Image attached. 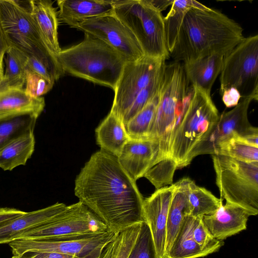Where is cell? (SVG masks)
I'll list each match as a JSON object with an SVG mask.
<instances>
[{"label": "cell", "mask_w": 258, "mask_h": 258, "mask_svg": "<svg viewBox=\"0 0 258 258\" xmlns=\"http://www.w3.org/2000/svg\"><path fill=\"white\" fill-rule=\"evenodd\" d=\"M119 243V236L118 235L109 242L103 250L99 258H115Z\"/></svg>", "instance_id": "41"}, {"label": "cell", "mask_w": 258, "mask_h": 258, "mask_svg": "<svg viewBox=\"0 0 258 258\" xmlns=\"http://www.w3.org/2000/svg\"><path fill=\"white\" fill-rule=\"evenodd\" d=\"M188 84L183 63L174 61L166 65L159 102L149 133V139L156 140L159 144L156 164L171 160L172 131L178 107L189 92Z\"/></svg>", "instance_id": "7"}, {"label": "cell", "mask_w": 258, "mask_h": 258, "mask_svg": "<svg viewBox=\"0 0 258 258\" xmlns=\"http://www.w3.org/2000/svg\"><path fill=\"white\" fill-rule=\"evenodd\" d=\"M57 4L58 21L73 28L86 20L113 11L111 0H58Z\"/></svg>", "instance_id": "19"}, {"label": "cell", "mask_w": 258, "mask_h": 258, "mask_svg": "<svg viewBox=\"0 0 258 258\" xmlns=\"http://www.w3.org/2000/svg\"><path fill=\"white\" fill-rule=\"evenodd\" d=\"M68 206L57 203L46 208L26 212L7 223L0 225V244L9 243L18 239L26 232L53 219Z\"/></svg>", "instance_id": "18"}, {"label": "cell", "mask_w": 258, "mask_h": 258, "mask_svg": "<svg viewBox=\"0 0 258 258\" xmlns=\"http://www.w3.org/2000/svg\"><path fill=\"white\" fill-rule=\"evenodd\" d=\"M177 169L174 162H161L154 165L144 175L157 189L172 184L174 171Z\"/></svg>", "instance_id": "34"}, {"label": "cell", "mask_w": 258, "mask_h": 258, "mask_svg": "<svg viewBox=\"0 0 258 258\" xmlns=\"http://www.w3.org/2000/svg\"><path fill=\"white\" fill-rule=\"evenodd\" d=\"M4 60L6 68L0 82V91L8 89H24L28 56L16 47L9 46Z\"/></svg>", "instance_id": "26"}, {"label": "cell", "mask_w": 258, "mask_h": 258, "mask_svg": "<svg viewBox=\"0 0 258 258\" xmlns=\"http://www.w3.org/2000/svg\"><path fill=\"white\" fill-rule=\"evenodd\" d=\"M118 233L108 230L90 235L62 239H18L9 245L13 255L20 257L30 252H57L77 258H99L104 249Z\"/></svg>", "instance_id": "11"}, {"label": "cell", "mask_w": 258, "mask_h": 258, "mask_svg": "<svg viewBox=\"0 0 258 258\" xmlns=\"http://www.w3.org/2000/svg\"><path fill=\"white\" fill-rule=\"evenodd\" d=\"M165 60L145 55L137 60L126 62L114 90L110 112L122 122L139 94L164 73Z\"/></svg>", "instance_id": "12"}, {"label": "cell", "mask_w": 258, "mask_h": 258, "mask_svg": "<svg viewBox=\"0 0 258 258\" xmlns=\"http://www.w3.org/2000/svg\"><path fill=\"white\" fill-rule=\"evenodd\" d=\"M187 200L189 209V216L203 217L214 214L222 203L210 191L197 185L189 179L187 190Z\"/></svg>", "instance_id": "29"}, {"label": "cell", "mask_w": 258, "mask_h": 258, "mask_svg": "<svg viewBox=\"0 0 258 258\" xmlns=\"http://www.w3.org/2000/svg\"><path fill=\"white\" fill-rule=\"evenodd\" d=\"M251 214L232 203H223L213 214L202 217L203 222L213 237L223 240L246 229L247 221Z\"/></svg>", "instance_id": "17"}, {"label": "cell", "mask_w": 258, "mask_h": 258, "mask_svg": "<svg viewBox=\"0 0 258 258\" xmlns=\"http://www.w3.org/2000/svg\"><path fill=\"white\" fill-rule=\"evenodd\" d=\"M44 106L43 97H32L24 89L0 91V119L23 114H31L38 117Z\"/></svg>", "instance_id": "20"}, {"label": "cell", "mask_w": 258, "mask_h": 258, "mask_svg": "<svg viewBox=\"0 0 258 258\" xmlns=\"http://www.w3.org/2000/svg\"><path fill=\"white\" fill-rule=\"evenodd\" d=\"M4 73V68H0V82L3 79Z\"/></svg>", "instance_id": "45"}, {"label": "cell", "mask_w": 258, "mask_h": 258, "mask_svg": "<svg viewBox=\"0 0 258 258\" xmlns=\"http://www.w3.org/2000/svg\"><path fill=\"white\" fill-rule=\"evenodd\" d=\"M174 188V184L164 186L144 199L145 220L150 228L158 258H166L167 220Z\"/></svg>", "instance_id": "15"}, {"label": "cell", "mask_w": 258, "mask_h": 258, "mask_svg": "<svg viewBox=\"0 0 258 258\" xmlns=\"http://www.w3.org/2000/svg\"><path fill=\"white\" fill-rule=\"evenodd\" d=\"M252 97L243 98L232 110L220 115L219 119L208 137L194 152V158L200 155L214 154L217 145L232 136L245 143L255 145L258 142V128L248 121L247 112Z\"/></svg>", "instance_id": "13"}, {"label": "cell", "mask_w": 258, "mask_h": 258, "mask_svg": "<svg viewBox=\"0 0 258 258\" xmlns=\"http://www.w3.org/2000/svg\"><path fill=\"white\" fill-rule=\"evenodd\" d=\"M108 230L102 221L79 202L68 206L53 219L26 232L18 239H62L90 235Z\"/></svg>", "instance_id": "10"}, {"label": "cell", "mask_w": 258, "mask_h": 258, "mask_svg": "<svg viewBox=\"0 0 258 258\" xmlns=\"http://www.w3.org/2000/svg\"><path fill=\"white\" fill-rule=\"evenodd\" d=\"M221 95L222 101L227 107L236 106L241 98L239 92L234 88L225 90L221 94Z\"/></svg>", "instance_id": "39"}, {"label": "cell", "mask_w": 258, "mask_h": 258, "mask_svg": "<svg viewBox=\"0 0 258 258\" xmlns=\"http://www.w3.org/2000/svg\"><path fill=\"white\" fill-rule=\"evenodd\" d=\"M243 29L222 12L194 8L186 14L170 55L175 62L225 56L244 38Z\"/></svg>", "instance_id": "2"}, {"label": "cell", "mask_w": 258, "mask_h": 258, "mask_svg": "<svg viewBox=\"0 0 258 258\" xmlns=\"http://www.w3.org/2000/svg\"><path fill=\"white\" fill-rule=\"evenodd\" d=\"M194 217L186 216L166 255V258H197L209 254L196 242L192 234Z\"/></svg>", "instance_id": "27"}, {"label": "cell", "mask_w": 258, "mask_h": 258, "mask_svg": "<svg viewBox=\"0 0 258 258\" xmlns=\"http://www.w3.org/2000/svg\"><path fill=\"white\" fill-rule=\"evenodd\" d=\"M25 213V211L15 208H0V225L21 216Z\"/></svg>", "instance_id": "40"}, {"label": "cell", "mask_w": 258, "mask_h": 258, "mask_svg": "<svg viewBox=\"0 0 258 258\" xmlns=\"http://www.w3.org/2000/svg\"><path fill=\"white\" fill-rule=\"evenodd\" d=\"M101 150L117 158L130 138L122 121L110 112L95 131Z\"/></svg>", "instance_id": "24"}, {"label": "cell", "mask_w": 258, "mask_h": 258, "mask_svg": "<svg viewBox=\"0 0 258 258\" xmlns=\"http://www.w3.org/2000/svg\"><path fill=\"white\" fill-rule=\"evenodd\" d=\"M220 93L234 88L241 98L258 99V35L244 37L223 58Z\"/></svg>", "instance_id": "9"}, {"label": "cell", "mask_w": 258, "mask_h": 258, "mask_svg": "<svg viewBox=\"0 0 258 258\" xmlns=\"http://www.w3.org/2000/svg\"><path fill=\"white\" fill-rule=\"evenodd\" d=\"M35 143L34 131L11 141L0 152V168L4 171H11L20 165H25L33 153Z\"/></svg>", "instance_id": "25"}, {"label": "cell", "mask_w": 258, "mask_h": 258, "mask_svg": "<svg viewBox=\"0 0 258 258\" xmlns=\"http://www.w3.org/2000/svg\"><path fill=\"white\" fill-rule=\"evenodd\" d=\"M54 84V82L26 69L24 90L30 96L34 98L41 97L51 89Z\"/></svg>", "instance_id": "36"}, {"label": "cell", "mask_w": 258, "mask_h": 258, "mask_svg": "<svg viewBox=\"0 0 258 258\" xmlns=\"http://www.w3.org/2000/svg\"><path fill=\"white\" fill-rule=\"evenodd\" d=\"M27 69L52 82L54 83L55 81L52 74L46 67L34 57H28Z\"/></svg>", "instance_id": "38"}, {"label": "cell", "mask_w": 258, "mask_h": 258, "mask_svg": "<svg viewBox=\"0 0 258 258\" xmlns=\"http://www.w3.org/2000/svg\"><path fill=\"white\" fill-rule=\"evenodd\" d=\"M223 58L215 54L183 63L188 82L211 95L212 87L221 73Z\"/></svg>", "instance_id": "22"}, {"label": "cell", "mask_w": 258, "mask_h": 258, "mask_svg": "<svg viewBox=\"0 0 258 258\" xmlns=\"http://www.w3.org/2000/svg\"><path fill=\"white\" fill-rule=\"evenodd\" d=\"M37 118L23 114L0 119V152L16 138L34 131Z\"/></svg>", "instance_id": "30"}, {"label": "cell", "mask_w": 258, "mask_h": 258, "mask_svg": "<svg viewBox=\"0 0 258 258\" xmlns=\"http://www.w3.org/2000/svg\"><path fill=\"white\" fill-rule=\"evenodd\" d=\"M75 194L108 229L119 233L145 222L144 199L136 181L117 158L102 150L93 154L75 180Z\"/></svg>", "instance_id": "1"}, {"label": "cell", "mask_w": 258, "mask_h": 258, "mask_svg": "<svg viewBox=\"0 0 258 258\" xmlns=\"http://www.w3.org/2000/svg\"><path fill=\"white\" fill-rule=\"evenodd\" d=\"M159 144L154 139H131L125 144L118 161L131 178L136 181L157 163Z\"/></svg>", "instance_id": "16"}, {"label": "cell", "mask_w": 258, "mask_h": 258, "mask_svg": "<svg viewBox=\"0 0 258 258\" xmlns=\"http://www.w3.org/2000/svg\"><path fill=\"white\" fill-rule=\"evenodd\" d=\"M30 258H77L74 256L57 252L32 253Z\"/></svg>", "instance_id": "43"}, {"label": "cell", "mask_w": 258, "mask_h": 258, "mask_svg": "<svg viewBox=\"0 0 258 258\" xmlns=\"http://www.w3.org/2000/svg\"><path fill=\"white\" fill-rule=\"evenodd\" d=\"M188 177H184L174 183V188L169 208L166 225V258L185 217L189 215L187 200Z\"/></svg>", "instance_id": "23"}, {"label": "cell", "mask_w": 258, "mask_h": 258, "mask_svg": "<svg viewBox=\"0 0 258 258\" xmlns=\"http://www.w3.org/2000/svg\"><path fill=\"white\" fill-rule=\"evenodd\" d=\"M212 159L221 198L256 215L258 162L246 163L220 155H212Z\"/></svg>", "instance_id": "8"}, {"label": "cell", "mask_w": 258, "mask_h": 258, "mask_svg": "<svg viewBox=\"0 0 258 258\" xmlns=\"http://www.w3.org/2000/svg\"><path fill=\"white\" fill-rule=\"evenodd\" d=\"M23 257H20L19 256H18V255H13V256H12V258H23ZM27 258H30V257H27Z\"/></svg>", "instance_id": "46"}, {"label": "cell", "mask_w": 258, "mask_h": 258, "mask_svg": "<svg viewBox=\"0 0 258 258\" xmlns=\"http://www.w3.org/2000/svg\"><path fill=\"white\" fill-rule=\"evenodd\" d=\"M127 258H158L150 228L145 222L141 223L136 242Z\"/></svg>", "instance_id": "33"}, {"label": "cell", "mask_w": 258, "mask_h": 258, "mask_svg": "<svg viewBox=\"0 0 258 258\" xmlns=\"http://www.w3.org/2000/svg\"><path fill=\"white\" fill-rule=\"evenodd\" d=\"M75 28L100 39L124 57L137 60L145 54L132 32L112 13L86 20Z\"/></svg>", "instance_id": "14"}, {"label": "cell", "mask_w": 258, "mask_h": 258, "mask_svg": "<svg viewBox=\"0 0 258 258\" xmlns=\"http://www.w3.org/2000/svg\"><path fill=\"white\" fill-rule=\"evenodd\" d=\"M9 46V45L0 21V68H4V56Z\"/></svg>", "instance_id": "42"}, {"label": "cell", "mask_w": 258, "mask_h": 258, "mask_svg": "<svg viewBox=\"0 0 258 258\" xmlns=\"http://www.w3.org/2000/svg\"><path fill=\"white\" fill-rule=\"evenodd\" d=\"M142 223L133 225L119 233V243L115 258L127 257L136 242Z\"/></svg>", "instance_id": "37"}, {"label": "cell", "mask_w": 258, "mask_h": 258, "mask_svg": "<svg viewBox=\"0 0 258 258\" xmlns=\"http://www.w3.org/2000/svg\"><path fill=\"white\" fill-rule=\"evenodd\" d=\"M151 3L160 12H162L170 5H171L173 1H155L149 0Z\"/></svg>", "instance_id": "44"}, {"label": "cell", "mask_w": 258, "mask_h": 258, "mask_svg": "<svg viewBox=\"0 0 258 258\" xmlns=\"http://www.w3.org/2000/svg\"><path fill=\"white\" fill-rule=\"evenodd\" d=\"M0 21L9 46L33 56L51 72L55 81L64 73L44 43L31 13L14 0H0Z\"/></svg>", "instance_id": "5"}, {"label": "cell", "mask_w": 258, "mask_h": 258, "mask_svg": "<svg viewBox=\"0 0 258 258\" xmlns=\"http://www.w3.org/2000/svg\"><path fill=\"white\" fill-rule=\"evenodd\" d=\"M113 13L132 32L145 56L166 59V44L162 13L149 0L112 1Z\"/></svg>", "instance_id": "6"}, {"label": "cell", "mask_w": 258, "mask_h": 258, "mask_svg": "<svg viewBox=\"0 0 258 258\" xmlns=\"http://www.w3.org/2000/svg\"><path fill=\"white\" fill-rule=\"evenodd\" d=\"M64 73L115 89L125 58L96 36L84 33L79 44L61 50L55 55Z\"/></svg>", "instance_id": "3"}, {"label": "cell", "mask_w": 258, "mask_h": 258, "mask_svg": "<svg viewBox=\"0 0 258 258\" xmlns=\"http://www.w3.org/2000/svg\"><path fill=\"white\" fill-rule=\"evenodd\" d=\"M31 14L44 43L55 56L61 50L58 40L57 12L50 0L32 1Z\"/></svg>", "instance_id": "21"}, {"label": "cell", "mask_w": 258, "mask_h": 258, "mask_svg": "<svg viewBox=\"0 0 258 258\" xmlns=\"http://www.w3.org/2000/svg\"><path fill=\"white\" fill-rule=\"evenodd\" d=\"M192 87L187 107L170 139V158L177 169L191 163L195 149L210 135L220 117L211 95Z\"/></svg>", "instance_id": "4"}, {"label": "cell", "mask_w": 258, "mask_h": 258, "mask_svg": "<svg viewBox=\"0 0 258 258\" xmlns=\"http://www.w3.org/2000/svg\"><path fill=\"white\" fill-rule=\"evenodd\" d=\"M170 11L163 18L166 44L169 54L176 43L187 12L192 8L206 9L207 6L192 0L173 1Z\"/></svg>", "instance_id": "28"}, {"label": "cell", "mask_w": 258, "mask_h": 258, "mask_svg": "<svg viewBox=\"0 0 258 258\" xmlns=\"http://www.w3.org/2000/svg\"><path fill=\"white\" fill-rule=\"evenodd\" d=\"M192 234L196 242L209 254L217 251L224 243L222 240L213 238L204 225L202 217H194Z\"/></svg>", "instance_id": "35"}, {"label": "cell", "mask_w": 258, "mask_h": 258, "mask_svg": "<svg viewBox=\"0 0 258 258\" xmlns=\"http://www.w3.org/2000/svg\"><path fill=\"white\" fill-rule=\"evenodd\" d=\"M160 90L152 100L125 125L130 139H149L150 130L159 102Z\"/></svg>", "instance_id": "31"}, {"label": "cell", "mask_w": 258, "mask_h": 258, "mask_svg": "<svg viewBox=\"0 0 258 258\" xmlns=\"http://www.w3.org/2000/svg\"><path fill=\"white\" fill-rule=\"evenodd\" d=\"M213 155H223L246 163L258 162V147L250 145L234 136L219 143Z\"/></svg>", "instance_id": "32"}]
</instances>
